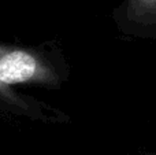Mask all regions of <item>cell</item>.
<instances>
[{"label":"cell","instance_id":"6da1fadb","mask_svg":"<svg viewBox=\"0 0 156 155\" xmlns=\"http://www.w3.org/2000/svg\"><path fill=\"white\" fill-rule=\"evenodd\" d=\"M37 71V60L23 51H12L0 59V82L18 84L30 80Z\"/></svg>","mask_w":156,"mask_h":155}]
</instances>
